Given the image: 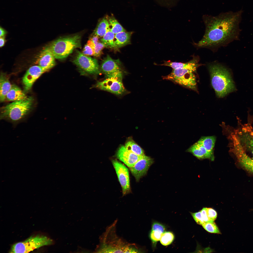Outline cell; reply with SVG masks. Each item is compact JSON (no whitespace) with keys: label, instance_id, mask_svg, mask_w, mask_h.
I'll use <instances>...</instances> for the list:
<instances>
[{"label":"cell","instance_id":"cell-32","mask_svg":"<svg viewBox=\"0 0 253 253\" xmlns=\"http://www.w3.org/2000/svg\"><path fill=\"white\" fill-rule=\"evenodd\" d=\"M206 211L208 216L212 221L214 222L217 216V213L214 209L211 208H207Z\"/></svg>","mask_w":253,"mask_h":253},{"label":"cell","instance_id":"cell-24","mask_svg":"<svg viewBox=\"0 0 253 253\" xmlns=\"http://www.w3.org/2000/svg\"><path fill=\"white\" fill-rule=\"evenodd\" d=\"M108 21L110 30L115 34L120 32L125 31V30L113 16H107Z\"/></svg>","mask_w":253,"mask_h":253},{"label":"cell","instance_id":"cell-33","mask_svg":"<svg viewBox=\"0 0 253 253\" xmlns=\"http://www.w3.org/2000/svg\"><path fill=\"white\" fill-rule=\"evenodd\" d=\"M201 211L202 218L205 222H214L211 221L208 218L207 214L206 208H203Z\"/></svg>","mask_w":253,"mask_h":253},{"label":"cell","instance_id":"cell-16","mask_svg":"<svg viewBox=\"0 0 253 253\" xmlns=\"http://www.w3.org/2000/svg\"><path fill=\"white\" fill-rule=\"evenodd\" d=\"M187 151L192 154L199 159H208L212 160H214V155L208 152L197 141L188 149Z\"/></svg>","mask_w":253,"mask_h":253},{"label":"cell","instance_id":"cell-15","mask_svg":"<svg viewBox=\"0 0 253 253\" xmlns=\"http://www.w3.org/2000/svg\"><path fill=\"white\" fill-rule=\"evenodd\" d=\"M199 60L198 56H193L192 60L186 63L172 62L168 60L164 61L163 63L160 65L169 67L173 69H187L195 72L197 67L200 65L198 63Z\"/></svg>","mask_w":253,"mask_h":253},{"label":"cell","instance_id":"cell-26","mask_svg":"<svg viewBox=\"0 0 253 253\" xmlns=\"http://www.w3.org/2000/svg\"><path fill=\"white\" fill-rule=\"evenodd\" d=\"M115 34L111 31H108L102 37L101 40V42L104 44L106 47L115 48L114 43Z\"/></svg>","mask_w":253,"mask_h":253},{"label":"cell","instance_id":"cell-28","mask_svg":"<svg viewBox=\"0 0 253 253\" xmlns=\"http://www.w3.org/2000/svg\"><path fill=\"white\" fill-rule=\"evenodd\" d=\"M202 225L203 228L208 232L221 234L219 228L214 222H205Z\"/></svg>","mask_w":253,"mask_h":253},{"label":"cell","instance_id":"cell-13","mask_svg":"<svg viewBox=\"0 0 253 253\" xmlns=\"http://www.w3.org/2000/svg\"><path fill=\"white\" fill-rule=\"evenodd\" d=\"M55 58L48 46L45 48L38 56L36 62L47 71L56 64Z\"/></svg>","mask_w":253,"mask_h":253},{"label":"cell","instance_id":"cell-20","mask_svg":"<svg viewBox=\"0 0 253 253\" xmlns=\"http://www.w3.org/2000/svg\"><path fill=\"white\" fill-rule=\"evenodd\" d=\"M132 32H121L115 34L114 43L115 48H119L130 43Z\"/></svg>","mask_w":253,"mask_h":253},{"label":"cell","instance_id":"cell-29","mask_svg":"<svg viewBox=\"0 0 253 253\" xmlns=\"http://www.w3.org/2000/svg\"><path fill=\"white\" fill-rule=\"evenodd\" d=\"M94 46L93 42L89 39L85 45L82 53L87 56H94L95 54Z\"/></svg>","mask_w":253,"mask_h":253},{"label":"cell","instance_id":"cell-21","mask_svg":"<svg viewBox=\"0 0 253 253\" xmlns=\"http://www.w3.org/2000/svg\"><path fill=\"white\" fill-rule=\"evenodd\" d=\"M12 85L7 78L1 73L0 78V100L4 101L6 99L7 94L11 89Z\"/></svg>","mask_w":253,"mask_h":253},{"label":"cell","instance_id":"cell-8","mask_svg":"<svg viewBox=\"0 0 253 253\" xmlns=\"http://www.w3.org/2000/svg\"><path fill=\"white\" fill-rule=\"evenodd\" d=\"M122 77L106 78L102 81L98 82L94 87L116 95H122L126 91L122 82Z\"/></svg>","mask_w":253,"mask_h":253},{"label":"cell","instance_id":"cell-2","mask_svg":"<svg viewBox=\"0 0 253 253\" xmlns=\"http://www.w3.org/2000/svg\"><path fill=\"white\" fill-rule=\"evenodd\" d=\"M208 69L212 85L218 97H223L236 90L230 73L226 67L215 63L210 64Z\"/></svg>","mask_w":253,"mask_h":253},{"label":"cell","instance_id":"cell-30","mask_svg":"<svg viewBox=\"0 0 253 253\" xmlns=\"http://www.w3.org/2000/svg\"><path fill=\"white\" fill-rule=\"evenodd\" d=\"M94 45L95 54L94 56H99L101 55L102 49L106 46L102 43L99 41Z\"/></svg>","mask_w":253,"mask_h":253},{"label":"cell","instance_id":"cell-18","mask_svg":"<svg viewBox=\"0 0 253 253\" xmlns=\"http://www.w3.org/2000/svg\"><path fill=\"white\" fill-rule=\"evenodd\" d=\"M165 226L161 223L157 222L153 223L149 237L154 247H155L157 242L160 240L162 234L165 231Z\"/></svg>","mask_w":253,"mask_h":253},{"label":"cell","instance_id":"cell-23","mask_svg":"<svg viewBox=\"0 0 253 253\" xmlns=\"http://www.w3.org/2000/svg\"><path fill=\"white\" fill-rule=\"evenodd\" d=\"M216 137L214 136L203 137L197 141L209 152L213 155V149L215 146Z\"/></svg>","mask_w":253,"mask_h":253},{"label":"cell","instance_id":"cell-14","mask_svg":"<svg viewBox=\"0 0 253 253\" xmlns=\"http://www.w3.org/2000/svg\"><path fill=\"white\" fill-rule=\"evenodd\" d=\"M116 156L129 167H132L141 156L128 150L123 146L119 148L117 152Z\"/></svg>","mask_w":253,"mask_h":253},{"label":"cell","instance_id":"cell-7","mask_svg":"<svg viewBox=\"0 0 253 253\" xmlns=\"http://www.w3.org/2000/svg\"><path fill=\"white\" fill-rule=\"evenodd\" d=\"M72 62L76 66L82 75H93L100 73L97 60L85 55L78 50L76 51Z\"/></svg>","mask_w":253,"mask_h":253},{"label":"cell","instance_id":"cell-5","mask_svg":"<svg viewBox=\"0 0 253 253\" xmlns=\"http://www.w3.org/2000/svg\"><path fill=\"white\" fill-rule=\"evenodd\" d=\"M53 240L47 236L38 234L31 236L25 240L13 244L10 253H28L41 247L51 245Z\"/></svg>","mask_w":253,"mask_h":253},{"label":"cell","instance_id":"cell-34","mask_svg":"<svg viewBox=\"0 0 253 253\" xmlns=\"http://www.w3.org/2000/svg\"><path fill=\"white\" fill-rule=\"evenodd\" d=\"M99 37L98 36L94 35L90 39L92 41L94 44L95 45L99 42Z\"/></svg>","mask_w":253,"mask_h":253},{"label":"cell","instance_id":"cell-19","mask_svg":"<svg viewBox=\"0 0 253 253\" xmlns=\"http://www.w3.org/2000/svg\"><path fill=\"white\" fill-rule=\"evenodd\" d=\"M27 97L19 87L13 85L6 95V99L8 101H14L23 100Z\"/></svg>","mask_w":253,"mask_h":253},{"label":"cell","instance_id":"cell-35","mask_svg":"<svg viewBox=\"0 0 253 253\" xmlns=\"http://www.w3.org/2000/svg\"><path fill=\"white\" fill-rule=\"evenodd\" d=\"M5 42V36L0 37V47L3 46Z\"/></svg>","mask_w":253,"mask_h":253},{"label":"cell","instance_id":"cell-4","mask_svg":"<svg viewBox=\"0 0 253 253\" xmlns=\"http://www.w3.org/2000/svg\"><path fill=\"white\" fill-rule=\"evenodd\" d=\"M81 36L79 34L60 37L48 46L55 59L67 58L75 49L80 48Z\"/></svg>","mask_w":253,"mask_h":253},{"label":"cell","instance_id":"cell-12","mask_svg":"<svg viewBox=\"0 0 253 253\" xmlns=\"http://www.w3.org/2000/svg\"><path fill=\"white\" fill-rule=\"evenodd\" d=\"M47 71L41 67L34 65L30 67L27 71L22 78V82L26 91L31 88L36 80L43 73Z\"/></svg>","mask_w":253,"mask_h":253},{"label":"cell","instance_id":"cell-17","mask_svg":"<svg viewBox=\"0 0 253 253\" xmlns=\"http://www.w3.org/2000/svg\"><path fill=\"white\" fill-rule=\"evenodd\" d=\"M235 154L241 165L247 171L253 173V159L242 150L238 149Z\"/></svg>","mask_w":253,"mask_h":253},{"label":"cell","instance_id":"cell-3","mask_svg":"<svg viewBox=\"0 0 253 253\" xmlns=\"http://www.w3.org/2000/svg\"><path fill=\"white\" fill-rule=\"evenodd\" d=\"M33 99L30 97L13 101L0 109V120H4L16 125L24 121L31 110Z\"/></svg>","mask_w":253,"mask_h":253},{"label":"cell","instance_id":"cell-9","mask_svg":"<svg viewBox=\"0 0 253 253\" xmlns=\"http://www.w3.org/2000/svg\"><path fill=\"white\" fill-rule=\"evenodd\" d=\"M153 159L145 154L141 156L138 160L130 169L137 181L145 175L150 166L153 164Z\"/></svg>","mask_w":253,"mask_h":253},{"label":"cell","instance_id":"cell-10","mask_svg":"<svg viewBox=\"0 0 253 253\" xmlns=\"http://www.w3.org/2000/svg\"><path fill=\"white\" fill-rule=\"evenodd\" d=\"M112 163L121 186L123 194H126L130 190L128 169L124 165L117 160H113Z\"/></svg>","mask_w":253,"mask_h":253},{"label":"cell","instance_id":"cell-6","mask_svg":"<svg viewBox=\"0 0 253 253\" xmlns=\"http://www.w3.org/2000/svg\"><path fill=\"white\" fill-rule=\"evenodd\" d=\"M194 72L185 68L173 69L170 74L164 76L163 78L196 91L197 83Z\"/></svg>","mask_w":253,"mask_h":253},{"label":"cell","instance_id":"cell-11","mask_svg":"<svg viewBox=\"0 0 253 253\" xmlns=\"http://www.w3.org/2000/svg\"><path fill=\"white\" fill-rule=\"evenodd\" d=\"M101 70L106 78L122 77V72L118 64L108 55L103 60Z\"/></svg>","mask_w":253,"mask_h":253},{"label":"cell","instance_id":"cell-22","mask_svg":"<svg viewBox=\"0 0 253 253\" xmlns=\"http://www.w3.org/2000/svg\"><path fill=\"white\" fill-rule=\"evenodd\" d=\"M109 31V23L106 16L103 18L99 21L94 31L93 34L99 37H103Z\"/></svg>","mask_w":253,"mask_h":253},{"label":"cell","instance_id":"cell-27","mask_svg":"<svg viewBox=\"0 0 253 253\" xmlns=\"http://www.w3.org/2000/svg\"><path fill=\"white\" fill-rule=\"evenodd\" d=\"M174 239V236L172 232L165 231L162 234L160 241L163 245L167 246L171 244Z\"/></svg>","mask_w":253,"mask_h":253},{"label":"cell","instance_id":"cell-36","mask_svg":"<svg viewBox=\"0 0 253 253\" xmlns=\"http://www.w3.org/2000/svg\"><path fill=\"white\" fill-rule=\"evenodd\" d=\"M0 37H1L5 36V34L7 33V32L3 28L1 27L0 28Z\"/></svg>","mask_w":253,"mask_h":253},{"label":"cell","instance_id":"cell-25","mask_svg":"<svg viewBox=\"0 0 253 253\" xmlns=\"http://www.w3.org/2000/svg\"><path fill=\"white\" fill-rule=\"evenodd\" d=\"M125 146L127 149L138 156H141L145 154L143 149L133 141H128Z\"/></svg>","mask_w":253,"mask_h":253},{"label":"cell","instance_id":"cell-31","mask_svg":"<svg viewBox=\"0 0 253 253\" xmlns=\"http://www.w3.org/2000/svg\"><path fill=\"white\" fill-rule=\"evenodd\" d=\"M193 219L198 224L202 225L205 222L204 221L201 214V211L195 213H190Z\"/></svg>","mask_w":253,"mask_h":253},{"label":"cell","instance_id":"cell-1","mask_svg":"<svg viewBox=\"0 0 253 253\" xmlns=\"http://www.w3.org/2000/svg\"><path fill=\"white\" fill-rule=\"evenodd\" d=\"M241 12L223 13L216 16L204 15L203 19L205 29L202 39L193 45L197 48L209 49L216 52L239 39Z\"/></svg>","mask_w":253,"mask_h":253}]
</instances>
